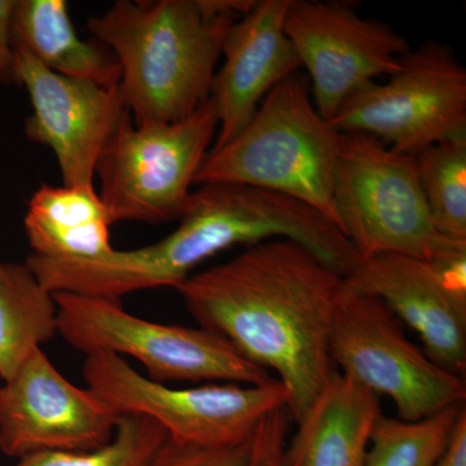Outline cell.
<instances>
[{"instance_id": "obj_1", "label": "cell", "mask_w": 466, "mask_h": 466, "mask_svg": "<svg viewBox=\"0 0 466 466\" xmlns=\"http://www.w3.org/2000/svg\"><path fill=\"white\" fill-rule=\"evenodd\" d=\"M345 276L299 242L274 238L177 285L201 328L242 359L275 370L299 424L334 370L329 341Z\"/></svg>"}, {"instance_id": "obj_2", "label": "cell", "mask_w": 466, "mask_h": 466, "mask_svg": "<svg viewBox=\"0 0 466 466\" xmlns=\"http://www.w3.org/2000/svg\"><path fill=\"white\" fill-rule=\"evenodd\" d=\"M179 220L164 240L140 249H113L86 263L85 289L91 296L119 300L133 291L177 288L220 251L274 238L299 242L343 276L360 260L351 242L323 214L251 187L204 184L192 192Z\"/></svg>"}, {"instance_id": "obj_3", "label": "cell", "mask_w": 466, "mask_h": 466, "mask_svg": "<svg viewBox=\"0 0 466 466\" xmlns=\"http://www.w3.org/2000/svg\"><path fill=\"white\" fill-rule=\"evenodd\" d=\"M256 0H116L88 17L94 39L115 54L135 125L182 121L210 99L229 27Z\"/></svg>"}, {"instance_id": "obj_4", "label": "cell", "mask_w": 466, "mask_h": 466, "mask_svg": "<svg viewBox=\"0 0 466 466\" xmlns=\"http://www.w3.org/2000/svg\"><path fill=\"white\" fill-rule=\"evenodd\" d=\"M341 142L342 133L319 115L305 82L294 75L267 95L238 137L208 152L195 184L279 193L339 227L333 186Z\"/></svg>"}, {"instance_id": "obj_5", "label": "cell", "mask_w": 466, "mask_h": 466, "mask_svg": "<svg viewBox=\"0 0 466 466\" xmlns=\"http://www.w3.org/2000/svg\"><path fill=\"white\" fill-rule=\"evenodd\" d=\"M333 202L359 258L401 254L428 262L466 258V242L441 236L426 205L415 157L363 134H343Z\"/></svg>"}, {"instance_id": "obj_6", "label": "cell", "mask_w": 466, "mask_h": 466, "mask_svg": "<svg viewBox=\"0 0 466 466\" xmlns=\"http://www.w3.org/2000/svg\"><path fill=\"white\" fill-rule=\"evenodd\" d=\"M217 133L211 97L191 116L170 124L135 125L126 112L95 173L112 223L180 219Z\"/></svg>"}, {"instance_id": "obj_7", "label": "cell", "mask_w": 466, "mask_h": 466, "mask_svg": "<svg viewBox=\"0 0 466 466\" xmlns=\"http://www.w3.org/2000/svg\"><path fill=\"white\" fill-rule=\"evenodd\" d=\"M84 376L88 389L119 416L148 417L167 431L168 440L201 449L248 443L267 415L288 404L287 391L278 380L258 386L171 389L106 351L87 354Z\"/></svg>"}, {"instance_id": "obj_8", "label": "cell", "mask_w": 466, "mask_h": 466, "mask_svg": "<svg viewBox=\"0 0 466 466\" xmlns=\"http://www.w3.org/2000/svg\"><path fill=\"white\" fill-rule=\"evenodd\" d=\"M57 333L86 355H130L153 381H228L249 386L274 381L204 328L153 323L128 314L119 300L55 293Z\"/></svg>"}, {"instance_id": "obj_9", "label": "cell", "mask_w": 466, "mask_h": 466, "mask_svg": "<svg viewBox=\"0 0 466 466\" xmlns=\"http://www.w3.org/2000/svg\"><path fill=\"white\" fill-rule=\"evenodd\" d=\"M333 366L376 395L390 398L403 421H420L466 400L464 377L447 372L404 332L379 297L346 283L329 341Z\"/></svg>"}, {"instance_id": "obj_10", "label": "cell", "mask_w": 466, "mask_h": 466, "mask_svg": "<svg viewBox=\"0 0 466 466\" xmlns=\"http://www.w3.org/2000/svg\"><path fill=\"white\" fill-rule=\"evenodd\" d=\"M389 78L350 96L330 125L408 156L466 139V69L450 46L429 41L410 50L400 72Z\"/></svg>"}, {"instance_id": "obj_11", "label": "cell", "mask_w": 466, "mask_h": 466, "mask_svg": "<svg viewBox=\"0 0 466 466\" xmlns=\"http://www.w3.org/2000/svg\"><path fill=\"white\" fill-rule=\"evenodd\" d=\"M285 32L311 76L314 106L330 122L342 104L381 76L400 72L410 51L388 24L348 2L290 0Z\"/></svg>"}, {"instance_id": "obj_12", "label": "cell", "mask_w": 466, "mask_h": 466, "mask_svg": "<svg viewBox=\"0 0 466 466\" xmlns=\"http://www.w3.org/2000/svg\"><path fill=\"white\" fill-rule=\"evenodd\" d=\"M118 420L94 391L67 381L42 349L0 386V450L9 458L99 449Z\"/></svg>"}, {"instance_id": "obj_13", "label": "cell", "mask_w": 466, "mask_h": 466, "mask_svg": "<svg viewBox=\"0 0 466 466\" xmlns=\"http://www.w3.org/2000/svg\"><path fill=\"white\" fill-rule=\"evenodd\" d=\"M465 265L466 258L435 263L377 254L359 260L345 279L354 289L379 297L412 328L435 364L465 379Z\"/></svg>"}, {"instance_id": "obj_14", "label": "cell", "mask_w": 466, "mask_h": 466, "mask_svg": "<svg viewBox=\"0 0 466 466\" xmlns=\"http://www.w3.org/2000/svg\"><path fill=\"white\" fill-rule=\"evenodd\" d=\"M15 48L16 84L25 87L33 108L26 137L54 152L63 186H94L97 162L127 112L119 86L57 75Z\"/></svg>"}, {"instance_id": "obj_15", "label": "cell", "mask_w": 466, "mask_h": 466, "mask_svg": "<svg viewBox=\"0 0 466 466\" xmlns=\"http://www.w3.org/2000/svg\"><path fill=\"white\" fill-rule=\"evenodd\" d=\"M289 2L259 0L229 27L222 48L225 61L211 86L218 133L210 150L238 137L267 95L299 69L285 32Z\"/></svg>"}, {"instance_id": "obj_16", "label": "cell", "mask_w": 466, "mask_h": 466, "mask_svg": "<svg viewBox=\"0 0 466 466\" xmlns=\"http://www.w3.org/2000/svg\"><path fill=\"white\" fill-rule=\"evenodd\" d=\"M381 413L379 395L334 370L285 444L281 466H366L370 434Z\"/></svg>"}, {"instance_id": "obj_17", "label": "cell", "mask_w": 466, "mask_h": 466, "mask_svg": "<svg viewBox=\"0 0 466 466\" xmlns=\"http://www.w3.org/2000/svg\"><path fill=\"white\" fill-rule=\"evenodd\" d=\"M112 220L94 186L52 187L33 193L24 226L33 254L50 259L87 260L106 256Z\"/></svg>"}, {"instance_id": "obj_18", "label": "cell", "mask_w": 466, "mask_h": 466, "mask_svg": "<svg viewBox=\"0 0 466 466\" xmlns=\"http://www.w3.org/2000/svg\"><path fill=\"white\" fill-rule=\"evenodd\" d=\"M12 39L51 72L104 87L119 86L115 54L96 39L78 35L66 0H16Z\"/></svg>"}, {"instance_id": "obj_19", "label": "cell", "mask_w": 466, "mask_h": 466, "mask_svg": "<svg viewBox=\"0 0 466 466\" xmlns=\"http://www.w3.org/2000/svg\"><path fill=\"white\" fill-rule=\"evenodd\" d=\"M56 333L54 293L26 263H0V377L11 379Z\"/></svg>"}, {"instance_id": "obj_20", "label": "cell", "mask_w": 466, "mask_h": 466, "mask_svg": "<svg viewBox=\"0 0 466 466\" xmlns=\"http://www.w3.org/2000/svg\"><path fill=\"white\" fill-rule=\"evenodd\" d=\"M413 157L435 228L466 242V139L434 144Z\"/></svg>"}, {"instance_id": "obj_21", "label": "cell", "mask_w": 466, "mask_h": 466, "mask_svg": "<svg viewBox=\"0 0 466 466\" xmlns=\"http://www.w3.org/2000/svg\"><path fill=\"white\" fill-rule=\"evenodd\" d=\"M464 404L437 415L403 421L381 415L370 434L366 466H434L446 449Z\"/></svg>"}, {"instance_id": "obj_22", "label": "cell", "mask_w": 466, "mask_h": 466, "mask_svg": "<svg viewBox=\"0 0 466 466\" xmlns=\"http://www.w3.org/2000/svg\"><path fill=\"white\" fill-rule=\"evenodd\" d=\"M167 440V431L148 417L122 415L112 441L99 449L35 453L16 466H150Z\"/></svg>"}, {"instance_id": "obj_23", "label": "cell", "mask_w": 466, "mask_h": 466, "mask_svg": "<svg viewBox=\"0 0 466 466\" xmlns=\"http://www.w3.org/2000/svg\"><path fill=\"white\" fill-rule=\"evenodd\" d=\"M251 441L231 449H201L167 440L150 466H248Z\"/></svg>"}, {"instance_id": "obj_24", "label": "cell", "mask_w": 466, "mask_h": 466, "mask_svg": "<svg viewBox=\"0 0 466 466\" xmlns=\"http://www.w3.org/2000/svg\"><path fill=\"white\" fill-rule=\"evenodd\" d=\"M290 421L287 407L272 410L262 420L251 440L248 466H281Z\"/></svg>"}, {"instance_id": "obj_25", "label": "cell", "mask_w": 466, "mask_h": 466, "mask_svg": "<svg viewBox=\"0 0 466 466\" xmlns=\"http://www.w3.org/2000/svg\"><path fill=\"white\" fill-rule=\"evenodd\" d=\"M16 0H0V81L16 84V48L12 39V18Z\"/></svg>"}, {"instance_id": "obj_26", "label": "cell", "mask_w": 466, "mask_h": 466, "mask_svg": "<svg viewBox=\"0 0 466 466\" xmlns=\"http://www.w3.org/2000/svg\"><path fill=\"white\" fill-rule=\"evenodd\" d=\"M434 466H466V410L461 412L453 425L452 433L446 449Z\"/></svg>"}, {"instance_id": "obj_27", "label": "cell", "mask_w": 466, "mask_h": 466, "mask_svg": "<svg viewBox=\"0 0 466 466\" xmlns=\"http://www.w3.org/2000/svg\"><path fill=\"white\" fill-rule=\"evenodd\" d=\"M0 263H2V262H0Z\"/></svg>"}]
</instances>
